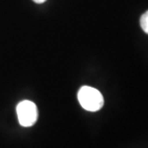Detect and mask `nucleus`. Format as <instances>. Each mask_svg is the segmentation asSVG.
Wrapping results in <instances>:
<instances>
[{"label":"nucleus","mask_w":148,"mask_h":148,"mask_svg":"<svg viewBox=\"0 0 148 148\" xmlns=\"http://www.w3.org/2000/svg\"><path fill=\"white\" fill-rule=\"evenodd\" d=\"M77 99L83 109L90 112H97L102 108L104 99L101 93L96 88L82 86L77 93Z\"/></svg>","instance_id":"nucleus-1"},{"label":"nucleus","mask_w":148,"mask_h":148,"mask_svg":"<svg viewBox=\"0 0 148 148\" xmlns=\"http://www.w3.org/2000/svg\"><path fill=\"white\" fill-rule=\"evenodd\" d=\"M16 114L19 124L23 127H31L38 119V110L31 100H22L16 106Z\"/></svg>","instance_id":"nucleus-2"},{"label":"nucleus","mask_w":148,"mask_h":148,"mask_svg":"<svg viewBox=\"0 0 148 148\" xmlns=\"http://www.w3.org/2000/svg\"><path fill=\"white\" fill-rule=\"evenodd\" d=\"M34 2H36V3H37V4H41V3H44L46 1V0H33Z\"/></svg>","instance_id":"nucleus-4"},{"label":"nucleus","mask_w":148,"mask_h":148,"mask_svg":"<svg viewBox=\"0 0 148 148\" xmlns=\"http://www.w3.org/2000/svg\"><path fill=\"white\" fill-rule=\"evenodd\" d=\"M140 27L144 33L148 34V11L145 12L140 17Z\"/></svg>","instance_id":"nucleus-3"}]
</instances>
